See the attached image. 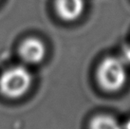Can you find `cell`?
<instances>
[{"label": "cell", "mask_w": 130, "mask_h": 129, "mask_svg": "<svg viewBox=\"0 0 130 129\" xmlns=\"http://www.w3.org/2000/svg\"><path fill=\"white\" fill-rule=\"evenodd\" d=\"M126 79L124 63L118 58H105L98 68V80L105 90L110 92L118 91L124 86Z\"/></svg>", "instance_id": "1"}, {"label": "cell", "mask_w": 130, "mask_h": 129, "mask_svg": "<svg viewBox=\"0 0 130 129\" xmlns=\"http://www.w3.org/2000/svg\"><path fill=\"white\" fill-rule=\"evenodd\" d=\"M31 84V75L27 68L14 67L4 72L0 78V91L4 96L15 99L23 96Z\"/></svg>", "instance_id": "2"}, {"label": "cell", "mask_w": 130, "mask_h": 129, "mask_svg": "<svg viewBox=\"0 0 130 129\" xmlns=\"http://www.w3.org/2000/svg\"><path fill=\"white\" fill-rule=\"evenodd\" d=\"M55 11L66 22L79 19L85 11V0H55Z\"/></svg>", "instance_id": "3"}, {"label": "cell", "mask_w": 130, "mask_h": 129, "mask_svg": "<svg viewBox=\"0 0 130 129\" xmlns=\"http://www.w3.org/2000/svg\"><path fill=\"white\" fill-rule=\"evenodd\" d=\"M22 59L29 64H38L46 55V47L41 40L35 37L26 39L19 47Z\"/></svg>", "instance_id": "4"}, {"label": "cell", "mask_w": 130, "mask_h": 129, "mask_svg": "<svg viewBox=\"0 0 130 129\" xmlns=\"http://www.w3.org/2000/svg\"><path fill=\"white\" fill-rule=\"evenodd\" d=\"M90 129H122L119 122L110 116H97L90 122Z\"/></svg>", "instance_id": "5"}, {"label": "cell", "mask_w": 130, "mask_h": 129, "mask_svg": "<svg viewBox=\"0 0 130 129\" xmlns=\"http://www.w3.org/2000/svg\"><path fill=\"white\" fill-rule=\"evenodd\" d=\"M123 57L124 60L128 63H130V46H127L123 50Z\"/></svg>", "instance_id": "6"}, {"label": "cell", "mask_w": 130, "mask_h": 129, "mask_svg": "<svg viewBox=\"0 0 130 129\" xmlns=\"http://www.w3.org/2000/svg\"><path fill=\"white\" fill-rule=\"evenodd\" d=\"M125 129H130V121L127 122L126 125H125Z\"/></svg>", "instance_id": "7"}]
</instances>
